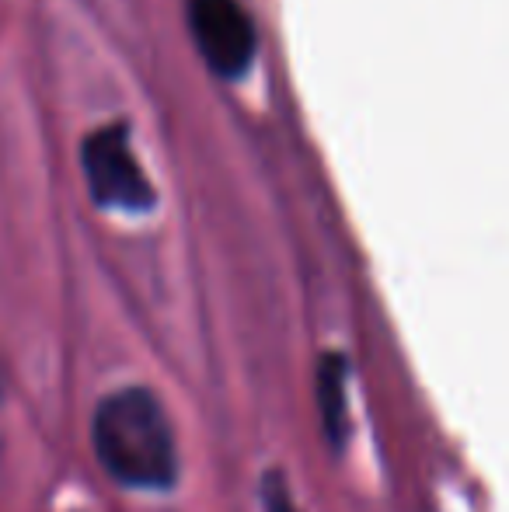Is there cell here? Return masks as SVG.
Masks as SVG:
<instances>
[{
	"instance_id": "1",
	"label": "cell",
	"mask_w": 509,
	"mask_h": 512,
	"mask_svg": "<svg viewBox=\"0 0 509 512\" xmlns=\"http://www.w3.org/2000/svg\"><path fill=\"white\" fill-rule=\"evenodd\" d=\"M91 443L102 467L126 488H168L178 474L175 429L161 401L143 387H123L95 408Z\"/></svg>"
},
{
	"instance_id": "2",
	"label": "cell",
	"mask_w": 509,
	"mask_h": 512,
	"mask_svg": "<svg viewBox=\"0 0 509 512\" xmlns=\"http://www.w3.org/2000/svg\"><path fill=\"white\" fill-rule=\"evenodd\" d=\"M84 178H88L91 196L102 206L147 209L154 203L147 171L140 168L133 147H129L126 126H119V122L98 126L84 140Z\"/></svg>"
},
{
	"instance_id": "3",
	"label": "cell",
	"mask_w": 509,
	"mask_h": 512,
	"mask_svg": "<svg viewBox=\"0 0 509 512\" xmlns=\"http://www.w3.org/2000/svg\"><path fill=\"white\" fill-rule=\"evenodd\" d=\"M192 35L217 74L234 77L255 56V25L241 0H189Z\"/></svg>"
},
{
	"instance_id": "4",
	"label": "cell",
	"mask_w": 509,
	"mask_h": 512,
	"mask_svg": "<svg viewBox=\"0 0 509 512\" xmlns=\"http://www.w3.org/2000/svg\"><path fill=\"white\" fill-rule=\"evenodd\" d=\"M342 384H346V363H342L339 356L325 359V366H321V380H318V394L325 401V422L328 429H332V436H339L342 422H346V391H342Z\"/></svg>"
},
{
	"instance_id": "5",
	"label": "cell",
	"mask_w": 509,
	"mask_h": 512,
	"mask_svg": "<svg viewBox=\"0 0 509 512\" xmlns=\"http://www.w3.org/2000/svg\"><path fill=\"white\" fill-rule=\"evenodd\" d=\"M265 509H269V512H297L290 492H286V485L279 478L265 481Z\"/></svg>"
}]
</instances>
